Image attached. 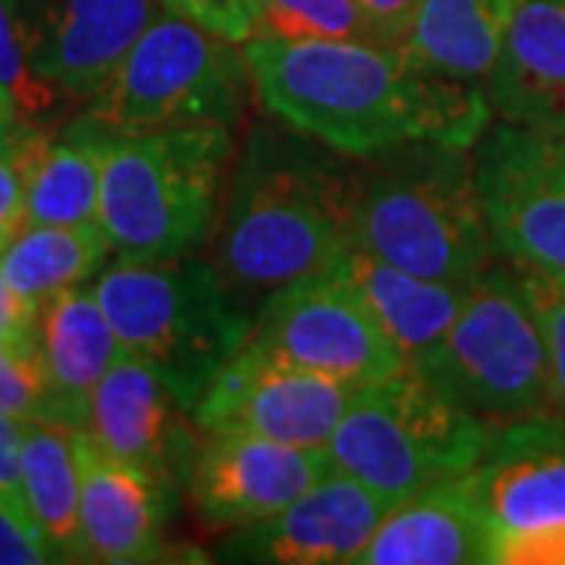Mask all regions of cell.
I'll return each instance as SVG.
<instances>
[{"label":"cell","mask_w":565,"mask_h":565,"mask_svg":"<svg viewBox=\"0 0 565 565\" xmlns=\"http://www.w3.org/2000/svg\"><path fill=\"white\" fill-rule=\"evenodd\" d=\"M255 102L243 44L211 35L163 7L117 63L82 117L114 136L180 126L239 129Z\"/></svg>","instance_id":"cell-7"},{"label":"cell","mask_w":565,"mask_h":565,"mask_svg":"<svg viewBox=\"0 0 565 565\" xmlns=\"http://www.w3.org/2000/svg\"><path fill=\"white\" fill-rule=\"evenodd\" d=\"M527 305L537 318L544 337L546 364H550V384H553V405L565 412V274L541 270L527 264H512Z\"/></svg>","instance_id":"cell-28"},{"label":"cell","mask_w":565,"mask_h":565,"mask_svg":"<svg viewBox=\"0 0 565 565\" xmlns=\"http://www.w3.org/2000/svg\"><path fill=\"white\" fill-rule=\"evenodd\" d=\"M362 158L286 122H248L239 141L211 258L258 305L355 245Z\"/></svg>","instance_id":"cell-2"},{"label":"cell","mask_w":565,"mask_h":565,"mask_svg":"<svg viewBox=\"0 0 565 565\" xmlns=\"http://www.w3.org/2000/svg\"><path fill=\"white\" fill-rule=\"evenodd\" d=\"M337 462L330 446H292L252 434H204L185 500L207 531L252 525L323 481Z\"/></svg>","instance_id":"cell-15"},{"label":"cell","mask_w":565,"mask_h":565,"mask_svg":"<svg viewBox=\"0 0 565 565\" xmlns=\"http://www.w3.org/2000/svg\"><path fill=\"white\" fill-rule=\"evenodd\" d=\"M107 258H114V248L102 223L25 226L0 255V270L25 302L41 308L63 289L95 280Z\"/></svg>","instance_id":"cell-25"},{"label":"cell","mask_w":565,"mask_h":565,"mask_svg":"<svg viewBox=\"0 0 565 565\" xmlns=\"http://www.w3.org/2000/svg\"><path fill=\"white\" fill-rule=\"evenodd\" d=\"M258 35L305 41H381L355 0H267Z\"/></svg>","instance_id":"cell-26"},{"label":"cell","mask_w":565,"mask_h":565,"mask_svg":"<svg viewBox=\"0 0 565 565\" xmlns=\"http://www.w3.org/2000/svg\"><path fill=\"white\" fill-rule=\"evenodd\" d=\"M471 154L500 255L565 274V136L493 120Z\"/></svg>","instance_id":"cell-10"},{"label":"cell","mask_w":565,"mask_h":565,"mask_svg":"<svg viewBox=\"0 0 565 565\" xmlns=\"http://www.w3.org/2000/svg\"><path fill=\"white\" fill-rule=\"evenodd\" d=\"M243 51L264 114L349 158L405 141L475 148L493 122L481 82L444 76L403 44L255 35Z\"/></svg>","instance_id":"cell-1"},{"label":"cell","mask_w":565,"mask_h":565,"mask_svg":"<svg viewBox=\"0 0 565 565\" xmlns=\"http://www.w3.org/2000/svg\"><path fill=\"white\" fill-rule=\"evenodd\" d=\"M82 475V527L92 563L151 565L177 559L170 519L180 497L148 471L107 452L88 427L73 430Z\"/></svg>","instance_id":"cell-17"},{"label":"cell","mask_w":565,"mask_h":565,"mask_svg":"<svg viewBox=\"0 0 565 565\" xmlns=\"http://www.w3.org/2000/svg\"><path fill=\"white\" fill-rule=\"evenodd\" d=\"M330 264L362 296L367 311L377 318L390 343L403 355L405 367L424 371L444 343L452 321L459 318L468 282L418 277L359 245H349Z\"/></svg>","instance_id":"cell-20"},{"label":"cell","mask_w":565,"mask_h":565,"mask_svg":"<svg viewBox=\"0 0 565 565\" xmlns=\"http://www.w3.org/2000/svg\"><path fill=\"white\" fill-rule=\"evenodd\" d=\"M497 424L471 412L422 371L355 390L330 440L340 471L399 503L422 487L468 475L481 462Z\"/></svg>","instance_id":"cell-6"},{"label":"cell","mask_w":565,"mask_h":565,"mask_svg":"<svg viewBox=\"0 0 565 565\" xmlns=\"http://www.w3.org/2000/svg\"><path fill=\"white\" fill-rule=\"evenodd\" d=\"M88 430L107 452L185 497L204 434L148 364L122 352L92 396Z\"/></svg>","instance_id":"cell-16"},{"label":"cell","mask_w":565,"mask_h":565,"mask_svg":"<svg viewBox=\"0 0 565 565\" xmlns=\"http://www.w3.org/2000/svg\"><path fill=\"white\" fill-rule=\"evenodd\" d=\"M422 374L493 424L556 408L544 337L512 262L468 280L462 311Z\"/></svg>","instance_id":"cell-8"},{"label":"cell","mask_w":565,"mask_h":565,"mask_svg":"<svg viewBox=\"0 0 565 565\" xmlns=\"http://www.w3.org/2000/svg\"><path fill=\"white\" fill-rule=\"evenodd\" d=\"M95 296L122 352L148 364L189 412L255 327V308L204 255L114 262L95 277Z\"/></svg>","instance_id":"cell-5"},{"label":"cell","mask_w":565,"mask_h":565,"mask_svg":"<svg viewBox=\"0 0 565 565\" xmlns=\"http://www.w3.org/2000/svg\"><path fill=\"white\" fill-rule=\"evenodd\" d=\"M73 430L57 422H22V493L54 563H92L82 527V475Z\"/></svg>","instance_id":"cell-23"},{"label":"cell","mask_w":565,"mask_h":565,"mask_svg":"<svg viewBox=\"0 0 565 565\" xmlns=\"http://www.w3.org/2000/svg\"><path fill=\"white\" fill-rule=\"evenodd\" d=\"M493 120L565 136V0H525L484 79Z\"/></svg>","instance_id":"cell-19"},{"label":"cell","mask_w":565,"mask_h":565,"mask_svg":"<svg viewBox=\"0 0 565 565\" xmlns=\"http://www.w3.org/2000/svg\"><path fill=\"white\" fill-rule=\"evenodd\" d=\"M22 122H25V117H22L20 104L0 85V151H10L13 136H17V129H20Z\"/></svg>","instance_id":"cell-36"},{"label":"cell","mask_w":565,"mask_h":565,"mask_svg":"<svg viewBox=\"0 0 565 565\" xmlns=\"http://www.w3.org/2000/svg\"><path fill=\"white\" fill-rule=\"evenodd\" d=\"M25 192L10 151H0V255L25 230Z\"/></svg>","instance_id":"cell-33"},{"label":"cell","mask_w":565,"mask_h":565,"mask_svg":"<svg viewBox=\"0 0 565 565\" xmlns=\"http://www.w3.org/2000/svg\"><path fill=\"white\" fill-rule=\"evenodd\" d=\"M0 85L17 98L20 104L22 117L32 122H44L54 107H57V95L51 88H44L29 63L22 57L20 39H17V29H13V17H10V7L7 0H0Z\"/></svg>","instance_id":"cell-29"},{"label":"cell","mask_w":565,"mask_h":565,"mask_svg":"<svg viewBox=\"0 0 565 565\" xmlns=\"http://www.w3.org/2000/svg\"><path fill=\"white\" fill-rule=\"evenodd\" d=\"M359 386L327 377L248 337L204 390L192 418L202 434H252L292 446H330Z\"/></svg>","instance_id":"cell-11"},{"label":"cell","mask_w":565,"mask_h":565,"mask_svg":"<svg viewBox=\"0 0 565 565\" xmlns=\"http://www.w3.org/2000/svg\"><path fill=\"white\" fill-rule=\"evenodd\" d=\"M114 132L88 117L61 129L25 120L13 136L10 158L25 192V226H92L102 207L104 158Z\"/></svg>","instance_id":"cell-18"},{"label":"cell","mask_w":565,"mask_h":565,"mask_svg":"<svg viewBox=\"0 0 565 565\" xmlns=\"http://www.w3.org/2000/svg\"><path fill=\"white\" fill-rule=\"evenodd\" d=\"M355 565H487L484 525L468 475L399 500Z\"/></svg>","instance_id":"cell-22"},{"label":"cell","mask_w":565,"mask_h":565,"mask_svg":"<svg viewBox=\"0 0 565 565\" xmlns=\"http://www.w3.org/2000/svg\"><path fill=\"white\" fill-rule=\"evenodd\" d=\"M32 76L85 104L163 10L161 0H7Z\"/></svg>","instance_id":"cell-13"},{"label":"cell","mask_w":565,"mask_h":565,"mask_svg":"<svg viewBox=\"0 0 565 565\" xmlns=\"http://www.w3.org/2000/svg\"><path fill=\"white\" fill-rule=\"evenodd\" d=\"M468 481L487 565H565V412L497 424Z\"/></svg>","instance_id":"cell-9"},{"label":"cell","mask_w":565,"mask_h":565,"mask_svg":"<svg viewBox=\"0 0 565 565\" xmlns=\"http://www.w3.org/2000/svg\"><path fill=\"white\" fill-rule=\"evenodd\" d=\"M0 412L17 422H57V403L41 364L39 343H0Z\"/></svg>","instance_id":"cell-27"},{"label":"cell","mask_w":565,"mask_h":565,"mask_svg":"<svg viewBox=\"0 0 565 565\" xmlns=\"http://www.w3.org/2000/svg\"><path fill=\"white\" fill-rule=\"evenodd\" d=\"M522 3L525 0H422L403 47L444 76L484 85Z\"/></svg>","instance_id":"cell-24"},{"label":"cell","mask_w":565,"mask_h":565,"mask_svg":"<svg viewBox=\"0 0 565 565\" xmlns=\"http://www.w3.org/2000/svg\"><path fill=\"white\" fill-rule=\"evenodd\" d=\"M252 340L352 386L405 371L384 327L333 264L267 296L255 311Z\"/></svg>","instance_id":"cell-12"},{"label":"cell","mask_w":565,"mask_h":565,"mask_svg":"<svg viewBox=\"0 0 565 565\" xmlns=\"http://www.w3.org/2000/svg\"><path fill=\"white\" fill-rule=\"evenodd\" d=\"M0 505L13 512L22 525L35 531L22 493V422L3 412H0Z\"/></svg>","instance_id":"cell-31"},{"label":"cell","mask_w":565,"mask_h":565,"mask_svg":"<svg viewBox=\"0 0 565 565\" xmlns=\"http://www.w3.org/2000/svg\"><path fill=\"white\" fill-rule=\"evenodd\" d=\"M39 311L7 282L0 270V343L32 345L39 337Z\"/></svg>","instance_id":"cell-32"},{"label":"cell","mask_w":565,"mask_h":565,"mask_svg":"<svg viewBox=\"0 0 565 565\" xmlns=\"http://www.w3.org/2000/svg\"><path fill=\"white\" fill-rule=\"evenodd\" d=\"M170 13H180L182 20L195 22L211 35L245 44L255 39L264 25L267 0H161Z\"/></svg>","instance_id":"cell-30"},{"label":"cell","mask_w":565,"mask_h":565,"mask_svg":"<svg viewBox=\"0 0 565 565\" xmlns=\"http://www.w3.org/2000/svg\"><path fill=\"white\" fill-rule=\"evenodd\" d=\"M39 355L66 427H88L92 396L122 355L114 323L95 296V280L51 296L39 311Z\"/></svg>","instance_id":"cell-21"},{"label":"cell","mask_w":565,"mask_h":565,"mask_svg":"<svg viewBox=\"0 0 565 565\" xmlns=\"http://www.w3.org/2000/svg\"><path fill=\"white\" fill-rule=\"evenodd\" d=\"M393 505V500L337 468L280 512L223 531L211 559L248 565H355Z\"/></svg>","instance_id":"cell-14"},{"label":"cell","mask_w":565,"mask_h":565,"mask_svg":"<svg viewBox=\"0 0 565 565\" xmlns=\"http://www.w3.org/2000/svg\"><path fill=\"white\" fill-rule=\"evenodd\" d=\"M384 44H403L422 0H355Z\"/></svg>","instance_id":"cell-35"},{"label":"cell","mask_w":565,"mask_h":565,"mask_svg":"<svg viewBox=\"0 0 565 565\" xmlns=\"http://www.w3.org/2000/svg\"><path fill=\"white\" fill-rule=\"evenodd\" d=\"M54 563L41 537L0 505V565H47Z\"/></svg>","instance_id":"cell-34"},{"label":"cell","mask_w":565,"mask_h":565,"mask_svg":"<svg viewBox=\"0 0 565 565\" xmlns=\"http://www.w3.org/2000/svg\"><path fill=\"white\" fill-rule=\"evenodd\" d=\"M355 245L418 277L449 282L475 280L500 262L471 148L405 141L364 158Z\"/></svg>","instance_id":"cell-3"},{"label":"cell","mask_w":565,"mask_h":565,"mask_svg":"<svg viewBox=\"0 0 565 565\" xmlns=\"http://www.w3.org/2000/svg\"><path fill=\"white\" fill-rule=\"evenodd\" d=\"M236 151V129L226 126L114 136L98 207L114 262H173L211 248Z\"/></svg>","instance_id":"cell-4"}]
</instances>
